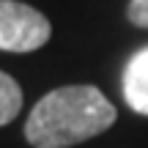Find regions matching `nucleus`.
Instances as JSON below:
<instances>
[{
  "mask_svg": "<svg viewBox=\"0 0 148 148\" xmlns=\"http://www.w3.org/2000/svg\"><path fill=\"white\" fill-rule=\"evenodd\" d=\"M52 36L49 19L33 5L19 0H0V49L33 52Z\"/></svg>",
  "mask_w": 148,
  "mask_h": 148,
  "instance_id": "nucleus-2",
  "label": "nucleus"
},
{
  "mask_svg": "<svg viewBox=\"0 0 148 148\" xmlns=\"http://www.w3.org/2000/svg\"><path fill=\"white\" fill-rule=\"evenodd\" d=\"M123 99L140 115H148V47L132 55L123 69Z\"/></svg>",
  "mask_w": 148,
  "mask_h": 148,
  "instance_id": "nucleus-3",
  "label": "nucleus"
},
{
  "mask_svg": "<svg viewBox=\"0 0 148 148\" xmlns=\"http://www.w3.org/2000/svg\"><path fill=\"white\" fill-rule=\"evenodd\" d=\"M118 112L96 85H63L36 101L25 121L33 148H69L107 132Z\"/></svg>",
  "mask_w": 148,
  "mask_h": 148,
  "instance_id": "nucleus-1",
  "label": "nucleus"
},
{
  "mask_svg": "<svg viewBox=\"0 0 148 148\" xmlns=\"http://www.w3.org/2000/svg\"><path fill=\"white\" fill-rule=\"evenodd\" d=\"M126 16L132 25L137 27H148V0H132L126 8Z\"/></svg>",
  "mask_w": 148,
  "mask_h": 148,
  "instance_id": "nucleus-5",
  "label": "nucleus"
},
{
  "mask_svg": "<svg viewBox=\"0 0 148 148\" xmlns=\"http://www.w3.org/2000/svg\"><path fill=\"white\" fill-rule=\"evenodd\" d=\"M22 110V88L14 77L0 71V126L11 123Z\"/></svg>",
  "mask_w": 148,
  "mask_h": 148,
  "instance_id": "nucleus-4",
  "label": "nucleus"
}]
</instances>
